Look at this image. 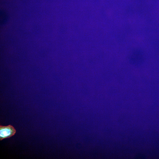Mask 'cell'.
I'll return each instance as SVG.
<instances>
[{
  "label": "cell",
  "instance_id": "1",
  "mask_svg": "<svg viewBox=\"0 0 159 159\" xmlns=\"http://www.w3.org/2000/svg\"><path fill=\"white\" fill-rule=\"evenodd\" d=\"M16 130L11 125L6 126H0V140L9 138L14 135Z\"/></svg>",
  "mask_w": 159,
  "mask_h": 159
}]
</instances>
